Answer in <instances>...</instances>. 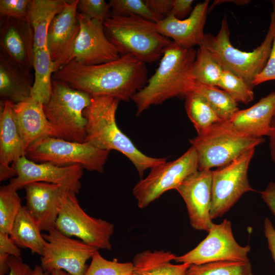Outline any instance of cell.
I'll return each instance as SVG.
<instances>
[{"instance_id": "7bdbcfd3", "label": "cell", "mask_w": 275, "mask_h": 275, "mask_svg": "<svg viewBox=\"0 0 275 275\" xmlns=\"http://www.w3.org/2000/svg\"><path fill=\"white\" fill-rule=\"evenodd\" d=\"M193 2V0H173L172 9L169 15L182 19L192 11Z\"/></svg>"}, {"instance_id": "816d5d0a", "label": "cell", "mask_w": 275, "mask_h": 275, "mask_svg": "<svg viewBox=\"0 0 275 275\" xmlns=\"http://www.w3.org/2000/svg\"><path fill=\"white\" fill-rule=\"evenodd\" d=\"M273 35V38L275 39V24H274V26Z\"/></svg>"}, {"instance_id": "ffe728a7", "label": "cell", "mask_w": 275, "mask_h": 275, "mask_svg": "<svg viewBox=\"0 0 275 275\" xmlns=\"http://www.w3.org/2000/svg\"><path fill=\"white\" fill-rule=\"evenodd\" d=\"M13 103L1 101L0 113V180L16 176L12 166L19 158L25 156V150L17 125Z\"/></svg>"}, {"instance_id": "ac0fdd59", "label": "cell", "mask_w": 275, "mask_h": 275, "mask_svg": "<svg viewBox=\"0 0 275 275\" xmlns=\"http://www.w3.org/2000/svg\"><path fill=\"white\" fill-rule=\"evenodd\" d=\"M1 52L21 68H33L34 37L28 21L1 18Z\"/></svg>"}, {"instance_id": "d590c367", "label": "cell", "mask_w": 275, "mask_h": 275, "mask_svg": "<svg viewBox=\"0 0 275 275\" xmlns=\"http://www.w3.org/2000/svg\"><path fill=\"white\" fill-rule=\"evenodd\" d=\"M108 3L112 15H136L155 23L161 20L151 11L144 0H111Z\"/></svg>"}, {"instance_id": "44dd1931", "label": "cell", "mask_w": 275, "mask_h": 275, "mask_svg": "<svg viewBox=\"0 0 275 275\" xmlns=\"http://www.w3.org/2000/svg\"><path fill=\"white\" fill-rule=\"evenodd\" d=\"M24 188L27 209L41 230L48 232L54 227L59 212L60 199L65 188L59 185L43 182L30 183Z\"/></svg>"}, {"instance_id": "7dc6e473", "label": "cell", "mask_w": 275, "mask_h": 275, "mask_svg": "<svg viewBox=\"0 0 275 275\" xmlns=\"http://www.w3.org/2000/svg\"><path fill=\"white\" fill-rule=\"evenodd\" d=\"M10 256L5 254H0V275L8 274L10 268L8 260Z\"/></svg>"}, {"instance_id": "f6af8a7d", "label": "cell", "mask_w": 275, "mask_h": 275, "mask_svg": "<svg viewBox=\"0 0 275 275\" xmlns=\"http://www.w3.org/2000/svg\"><path fill=\"white\" fill-rule=\"evenodd\" d=\"M260 194L264 202L275 215V182H270L267 187Z\"/></svg>"}, {"instance_id": "ee69618b", "label": "cell", "mask_w": 275, "mask_h": 275, "mask_svg": "<svg viewBox=\"0 0 275 275\" xmlns=\"http://www.w3.org/2000/svg\"><path fill=\"white\" fill-rule=\"evenodd\" d=\"M264 232L267 238L268 249L275 262V229L268 217H266L264 221Z\"/></svg>"}, {"instance_id": "4fadbf2b", "label": "cell", "mask_w": 275, "mask_h": 275, "mask_svg": "<svg viewBox=\"0 0 275 275\" xmlns=\"http://www.w3.org/2000/svg\"><path fill=\"white\" fill-rule=\"evenodd\" d=\"M43 236L46 243L41 256V266L49 273L60 269L71 275H84L88 267L87 261L98 250L64 235L54 227Z\"/></svg>"}, {"instance_id": "ba28073f", "label": "cell", "mask_w": 275, "mask_h": 275, "mask_svg": "<svg viewBox=\"0 0 275 275\" xmlns=\"http://www.w3.org/2000/svg\"><path fill=\"white\" fill-rule=\"evenodd\" d=\"M110 151L99 149L83 142L46 136L31 144L25 156L37 163L50 162L59 166L80 165L90 171L102 173Z\"/></svg>"}, {"instance_id": "d6a6232c", "label": "cell", "mask_w": 275, "mask_h": 275, "mask_svg": "<svg viewBox=\"0 0 275 275\" xmlns=\"http://www.w3.org/2000/svg\"><path fill=\"white\" fill-rule=\"evenodd\" d=\"M17 190L9 186L0 188V232L11 233L15 219L22 207Z\"/></svg>"}, {"instance_id": "6da1fadb", "label": "cell", "mask_w": 275, "mask_h": 275, "mask_svg": "<svg viewBox=\"0 0 275 275\" xmlns=\"http://www.w3.org/2000/svg\"><path fill=\"white\" fill-rule=\"evenodd\" d=\"M52 79L91 96L128 101L146 85L147 69L145 63L131 55L91 66L72 60L54 72Z\"/></svg>"}, {"instance_id": "8fae6325", "label": "cell", "mask_w": 275, "mask_h": 275, "mask_svg": "<svg viewBox=\"0 0 275 275\" xmlns=\"http://www.w3.org/2000/svg\"><path fill=\"white\" fill-rule=\"evenodd\" d=\"M255 149L250 148L228 164L212 170V219L222 216L244 193L255 191L248 172Z\"/></svg>"}, {"instance_id": "f546056e", "label": "cell", "mask_w": 275, "mask_h": 275, "mask_svg": "<svg viewBox=\"0 0 275 275\" xmlns=\"http://www.w3.org/2000/svg\"><path fill=\"white\" fill-rule=\"evenodd\" d=\"M218 87L203 84L195 80L191 91L202 95L224 121H229L239 109L237 102Z\"/></svg>"}, {"instance_id": "f907efd6", "label": "cell", "mask_w": 275, "mask_h": 275, "mask_svg": "<svg viewBox=\"0 0 275 275\" xmlns=\"http://www.w3.org/2000/svg\"><path fill=\"white\" fill-rule=\"evenodd\" d=\"M270 56L275 58V39L273 38V41L272 45Z\"/></svg>"}, {"instance_id": "f1b7e54d", "label": "cell", "mask_w": 275, "mask_h": 275, "mask_svg": "<svg viewBox=\"0 0 275 275\" xmlns=\"http://www.w3.org/2000/svg\"><path fill=\"white\" fill-rule=\"evenodd\" d=\"M186 114L196 128L201 134L214 124L223 121L200 94L190 91L185 97Z\"/></svg>"}, {"instance_id": "681fc988", "label": "cell", "mask_w": 275, "mask_h": 275, "mask_svg": "<svg viewBox=\"0 0 275 275\" xmlns=\"http://www.w3.org/2000/svg\"><path fill=\"white\" fill-rule=\"evenodd\" d=\"M50 275H71L67 272L60 269H55L51 271Z\"/></svg>"}, {"instance_id": "9c48e42d", "label": "cell", "mask_w": 275, "mask_h": 275, "mask_svg": "<svg viewBox=\"0 0 275 275\" xmlns=\"http://www.w3.org/2000/svg\"><path fill=\"white\" fill-rule=\"evenodd\" d=\"M76 194L68 189L64 190L54 228L64 235L75 236L97 250H111L114 225L87 214L80 207Z\"/></svg>"}, {"instance_id": "9a60e30c", "label": "cell", "mask_w": 275, "mask_h": 275, "mask_svg": "<svg viewBox=\"0 0 275 275\" xmlns=\"http://www.w3.org/2000/svg\"><path fill=\"white\" fill-rule=\"evenodd\" d=\"M80 31L72 53L71 60L91 66L116 60L120 54L108 38L103 23L88 18L77 12Z\"/></svg>"}, {"instance_id": "52a82bcc", "label": "cell", "mask_w": 275, "mask_h": 275, "mask_svg": "<svg viewBox=\"0 0 275 275\" xmlns=\"http://www.w3.org/2000/svg\"><path fill=\"white\" fill-rule=\"evenodd\" d=\"M91 99L89 94L52 79V92L48 101L43 104V110L59 138L84 142L87 120L83 113Z\"/></svg>"}, {"instance_id": "83f0119b", "label": "cell", "mask_w": 275, "mask_h": 275, "mask_svg": "<svg viewBox=\"0 0 275 275\" xmlns=\"http://www.w3.org/2000/svg\"><path fill=\"white\" fill-rule=\"evenodd\" d=\"M33 68L35 77L31 98L43 104L49 99L52 88V75L56 72L54 63L47 47L34 49Z\"/></svg>"}, {"instance_id": "f35d334b", "label": "cell", "mask_w": 275, "mask_h": 275, "mask_svg": "<svg viewBox=\"0 0 275 275\" xmlns=\"http://www.w3.org/2000/svg\"><path fill=\"white\" fill-rule=\"evenodd\" d=\"M151 11L161 19L170 13L173 0H144Z\"/></svg>"}, {"instance_id": "4316f807", "label": "cell", "mask_w": 275, "mask_h": 275, "mask_svg": "<svg viewBox=\"0 0 275 275\" xmlns=\"http://www.w3.org/2000/svg\"><path fill=\"white\" fill-rule=\"evenodd\" d=\"M37 222L25 206H22L15 219L10 237L18 247L29 249L42 255L46 241Z\"/></svg>"}, {"instance_id": "b9f144b4", "label": "cell", "mask_w": 275, "mask_h": 275, "mask_svg": "<svg viewBox=\"0 0 275 275\" xmlns=\"http://www.w3.org/2000/svg\"><path fill=\"white\" fill-rule=\"evenodd\" d=\"M0 254L19 257L21 250L11 240L9 234L0 232Z\"/></svg>"}, {"instance_id": "d6986e66", "label": "cell", "mask_w": 275, "mask_h": 275, "mask_svg": "<svg viewBox=\"0 0 275 275\" xmlns=\"http://www.w3.org/2000/svg\"><path fill=\"white\" fill-rule=\"evenodd\" d=\"M209 3V1H205L197 4L186 19L168 15L156 23L157 31L181 47L192 48L195 45L200 46L205 35L204 28Z\"/></svg>"}, {"instance_id": "7402d4cb", "label": "cell", "mask_w": 275, "mask_h": 275, "mask_svg": "<svg viewBox=\"0 0 275 275\" xmlns=\"http://www.w3.org/2000/svg\"><path fill=\"white\" fill-rule=\"evenodd\" d=\"M274 114L275 91H273L252 106L239 110L229 121L241 133L261 138L268 136Z\"/></svg>"}, {"instance_id": "d4e9b609", "label": "cell", "mask_w": 275, "mask_h": 275, "mask_svg": "<svg viewBox=\"0 0 275 275\" xmlns=\"http://www.w3.org/2000/svg\"><path fill=\"white\" fill-rule=\"evenodd\" d=\"M177 256L169 251L146 250L133 258L132 275H185L190 264H174Z\"/></svg>"}, {"instance_id": "e575fe53", "label": "cell", "mask_w": 275, "mask_h": 275, "mask_svg": "<svg viewBox=\"0 0 275 275\" xmlns=\"http://www.w3.org/2000/svg\"><path fill=\"white\" fill-rule=\"evenodd\" d=\"M133 271L132 262L108 260L97 251L84 275H132Z\"/></svg>"}, {"instance_id": "603a6c76", "label": "cell", "mask_w": 275, "mask_h": 275, "mask_svg": "<svg viewBox=\"0 0 275 275\" xmlns=\"http://www.w3.org/2000/svg\"><path fill=\"white\" fill-rule=\"evenodd\" d=\"M25 150L36 141L46 136L59 138L43 110V104L31 97L13 104Z\"/></svg>"}, {"instance_id": "c3c4849f", "label": "cell", "mask_w": 275, "mask_h": 275, "mask_svg": "<svg viewBox=\"0 0 275 275\" xmlns=\"http://www.w3.org/2000/svg\"><path fill=\"white\" fill-rule=\"evenodd\" d=\"M33 275H50V273L44 270L41 265H36L33 269Z\"/></svg>"}, {"instance_id": "8992f818", "label": "cell", "mask_w": 275, "mask_h": 275, "mask_svg": "<svg viewBox=\"0 0 275 275\" xmlns=\"http://www.w3.org/2000/svg\"><path fill=\"white\" fill-rule=\"evenodd\" d=\"M264 141L263 138H252L241 133L229 121L224 120L189 140L198 155L200 171L225 166Z\"/></svg>"}, {"instance_id": "74e56055", "label": "cell", "mask_w": 275, "mask_h": 275, "mask_svg": "<svg viewBox=\"0 0 275 275\" xmlns=\"http://www.w3.org/2000/svg\"><path fill=\"white\" fill-rule=\"evenodd\" d=\"M30 2V0H1V18L28 21Z\"/></svg>"}, {"instance_id": "cb8c5ba5", "label": "cell", "mask_w": 275, "mask_h": 275, "mask_svg": "<svg viewBox=\"0 0 275 275\" xmlns=\"http://www.w3.org/2000/svg\"><path fill=\"white\" fill-rule=\"evenodd\" d=\"M33 82L30 71L25 70L0 52V96L15 104L31 97Z\"/></svg>"}, {"instance_id": "7c38bea8", "label": "cell", "mask_w": 275, "mask_h": 275, "mask_svg": "<svg viewBox=\"0 0 275 275\" xmlns=\"http://www.w3.org/2000/svg\"><path fill=\"white\" fill-rule=\"evenodd\" d=\"M206 237L194 249L176 256L178 263L199 265L217 261L249 262V245H239L235 240L230 221L225 218L219 224H213Z\"/></svg>"}, {"instance_id": "30bf717a", "label": "cell", "mask_w": 275, "mask_h": 275, "mask_svg": "<svg viewBox=\"0 0 275 275\" xmlns=\"http://www.w3.org/2000/svg\"><path fill=\"white\" fill-rule=\"evenodd\" d=\"M148 175L134 186L133 195L140 208H144L166 191L175 189L188 177L198 171V155L191 146L176 159L151 169Z\"/></svg>"}, {"instance_id": "1f68e13d", "label": "cell", "mask_w": 275, "mask_h": 275, "mask_svg": "<svg viewBox=\"0 0 275 275\" xmlns=\"http://www.w3.org/2000/svg\"><path fill=\"white\" fill-rule=\"evenodd\" d=\"M185 275H254L250 261H217L190 264Z\"/></svg>"}, {"instance_id": "7a4b0ae2", "label": "cell", "mask_w": 275, "mask_h": 275, "mask_svg": "<svg viewBox=\"0 0 275 275\" xmlns=\"http://www.w3.org/2000/svg\"><path fill=\"white\" fill-rule=\"evenodd\" d=\"M196 53L193 48H184L173 41L164 50L155 73L131 99L136 106V116L170 98H185L191 91L195 82L192 68Z\"/></svg>"}, {"instance_id": "e0dca14e", "label": "cell", "mask_w": 275, "mask_h": 275, "mask_svg": "<svg viewBox=\"0 0 275 275\" xmlns=\"http://www.w3.org/2000/svg\"><path fill=\"white\" fill-rule=\"evenodd\" d=\"M78 0H67L63 10L53 19L47 36V47L56 71L71 60L80 31L77 16Z\"/></svg>"}, {"instance_id": "2e32d148", "label": "cell", "mask_w": 275, "mask_h": 275, "mask_svg": "<svg viewBox=\"0 0 275 275\" xmlns=\"http://www.w3.org/2000/svg\"><path fill=\"white\" fill-rule=\"evenodd\" d=\"M176 190L184 201L191 227L208 232L214 224L210 216L212 170H198L185 179Z\"/></svg>"}, {"instance_id": "8d00e7d4", "label": "cell", "mask_w": 275, "mask_h": 275, "mask_svg": "<svg viewBox=\"0 0 275 275\" xmlns=\"http://www.w3.org/2000/svg\"><path fill=\"white\" fill-rule=\"evenodd\" d=\"M77 12L103 23L112 15L109 3L104 0H78Z\"/></svg>"}, {"instance_id": "60d3db41", "label": "cell", "mask_w": 275, "mask_h": 275, "mask_svg": "<svg viewBox=\"0 0 275 275\" xmlns=\"http://www.w3.org/2000/svg\"><path fill=\"white\" fill-rule=\"evenodd\" d=\"M10 271L8 275H33V269L22 258L10 256L8 260Z\"/></svg>"}, {"instance_id": "bcb514c9", "label": "cell", "mask_w": 275, "mask_h": 275, "mask_svg": "<svg viewBox=\"0 0 275 275\" xmlns=\"http://www.w3.org/2000/svg\"><path fill=\"white\" fill-rule=\"evenodd\" d=\"M268 136L269 138L270 156L275 164V114L271 121V129Z\"/></svg>"}, {"instance_id": "277c9868", "label": "cell", "mask_w": 275, "mask_h": 275, "mask_svg": "<svg viewBox=\"0 0 275 275\" xmlns=\"http://www.w3.org/2000/svg\"><path fill=\"white\" fill-rule=\"evenodd\" d=\"M103 26L121 56L131 55L145 63L157 61L173 42L157 31L155 22L136 15H111Z\"/></svg>"}, {"instance_id": "484cf974", "label": "cell", "mask_w": 275, "mask_h": 275, "mask_svg": "<svg viewBox=\"0 0 275 275\" xmlns=\"http://www.w3.org/2000/svg\"><path fill=\"white\" fill-rule=\"evenodd\" d=\"M67 0H30L28 21L34 37V49L47 46V36L50 24L64 9Z\"/></svg>"}, {"instance_id": "ab89813d", "label": "cell", "mask_w": 275, "mask_h": 275, "mask_svg": "<svg viewBox=\"0 0 275 275\" xmlns=\"http://www.w3.org/2000/svg\"><path fill=\"white\" fill-rule=\"evenodd\" d=\"M271 80H275V58L270 56L265 67L254 77L252 84L254 87Z\"/></svg>"}, {"instance_id": "4dcf8cb0", "label": "cell", "mask_w": 275, "mask_h": 275, "mask_svg": "<svg viewBox=\"0 0 275 275\" xmlns=\"http://www.w3.org/2000/svg\"><path fill=\"white\" fill-rule=\"evenodd\" d=\"M223 71V68L208 50L200 45L192 68L194 80L203 84L218 87Z\"/></svg>"}, {"instance_id": "5bb4252c", "label": "cell", "mask_w": 275, "mask_h": 275, "mask_svg": "<svg viewBox=\"0 0 275 275\" xmlns=\"http://www.w3.org/2000/svg\"><path fill=\"white\" fill-rule=\"evenodd\" d=\"M12 166L16 176L9 185L16 190L34 182L59 185L75 194L79 193L81 186L80 180L84 168L80 165L59 166L48 162L37 163L23 156Z\"/></svg>"}, {"instance_id": "3957f363", "label": "cell", "mask_w": 275, "mask_h": 275, "mask_svg": "<svg viewBox=\"0 0 275 275\" xmlns=\"http://www.w3.org/2000/svg\"><path fill=\"white\" fill-rule=\"evenodd\" d=\"M119 100L108 96H92L84 111L87 120L84 142L101 150L118 151L133 164L140 177L144 172L167 161L164 158L146 155L140 151L118 127L116 114Z\"/></svg>"}, {"instance_id": "836d02e7", "label": "cell", "mask_w": 275, "mask_h": 275, "mask_svg": "<svg viewBox=\"0 0 275 275\" xmlns=\"http://www.w3.org/2000/svg\"><path fill=\"white\" fill-rule=\"evenodd\" d=\"M218 87L228 93L237 102L247 104L254 99L253 87L229 71L223 70Z\"/></svg>"}, {"instance_id": "5b68a950", "label": "cell", "mask_w": 275, "mask_h": 275, "mask_svg": "<svg viewBox=\"0 0 275 275\" xmlns=\"http://www.w3.org/2000/svg\"><path fill=\"white\" fill-rule=\"evenodd\" d=\"M272 6L267 33L261 44L252 51H242L232 45L226 16L222 21L217 34H205L200 44L208 50L223 70L241 77L252 87L253 79L264 68L270 56L274 38L275 1Z\"/></svg>"}]
</instances>
